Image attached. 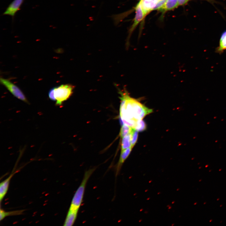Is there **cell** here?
<instances>
[{"label":"cell","mask_w":226,"mask_h":226,"mask_svg":"<svg viewBox=\"0 0 226 226\" xmlns=\"http://www.w3.org/2000/svg\"><path fill=\"white\" fill-rule=\"evenodd\" d=\"M0 81L1 83L13 95L19 100L29 104L26 97L17 86L9 80L2 78H0Z\"/></svg>","instance_id":"4"},{"label":"cell","mask_w":226,"mask_h":226,"mask_svg":"<svg viewBox=\"0 0 226 226\" xmlns=\"http://www.w3.org/2000/svg\"><path fill=\"white\" fill-rule=\"evenodd\" d=\"M148 1L158 2L159 0H145Z\"/></svg>","instance_id":"21"},{"label":"cell","mask_w":226,"mask_h":226,"mask_svg":"<svg viewBox=\"0 0 226 226\" xmlns=\"http://www.w3.org/2000/svg\"><path fill=\"white\" fill-rule=\"evenodd\" d=\"M96 169H90L85 172L83 180L73 196L69 208L79 209L83 202L87 183Z\"/></svg>","instance_id":"2"},{"label":"cell","mask_w":226,"mask_h":226,"mask_svg":"<svg viewBox=\"0 0 226 226\" xmlns=\"http://www.w3.org/2000/svg\"><path fill=\"white\" fill-rule=\"evenodd\" d=\"M132 148L131 147L123 150L121 151L118 162L115 168L116 176L120 172L123 163L129 156Z\"/></svg>","instance_id":"7"},{"label":"cell","mask_w":226,"mask_h":226,"mask_svg":"<svg viewBox=\"0 0 226 226\" xmlns=\"http://www.w3.org/2000/svg\"><path fill=\"white\" fill-rule=\"evenodd\" d=\"M24 0H13L8 6L3 15L11 16L13 18L16 13L20 10Z\"/></svg>","instance_id":"6"},{"label":"cell","mask_w":226,"mask_h":226,"mask_svg":"<svg viewBox=\"0 0 226 226\" xmlns=\"http://www.w3.org/2000/svg\"><path fill=\"white\" fill-rule=\"evenodd\" d=\"M226 50V31L221 35L219 40V45L216 49V52L221 54Z\"/></svg>","instance_id":"11"},{"label":"cell","mask_w":226,"mask_h":226,"mask_svg":"<svg viewBox=\"0 0 226 226\" xmlns=\"http://www.w3.org/2000/svg\"><path fill=\"white\" fill-rule=\"evenodd\" d=\"M178 5V0H166L163 6L159 10L164 12L173 9Z\"/></svg>","instance_id":"10"},{"label":"cell","mask_w":226,"mask_h":226,"mask_svg":"<svg viewBox=\"0 0 226 226\" xmlns=\"http://www.w3.org/2000/svg\"><path fill=\"white\" fill-rule=\"evenodd\" d=\"M16 172L12 173L8 178L2 181L0 184V200H3L8 190L10 180Z\"/></svg>","instance_id":"9"},{"label":"cell","mask_w":226,"mask_h":226,"mask_svg":"<svg viewBox=\"0 0 226 226\" xmlns=\"http://www.w3.org/2000/svg\"><path fill=\"white\" fill-rule=\"evenodd\" d=\"M205 0V1L208 2H209L211 3H214V2H215V0Z\"/></svg>","instance_id":"20"},{"label":"cell","mask_w":226,"mask_h":226,"mask_svg":"<svg viewBox=\"0 0 226 226\" xmlns=\"http://www.w3.org/2000/svg\"><path fill=\"white\" fill-rule=\"evenodd\" d=\"M190 0H178V4L183 5L186 4Z\"/></svg>","instance_id":"19"},{"label":"cell","mask_w":226,"mask_h":226,"mask_svg":"<svg viewBox=\"0 0 226 226\" xmlns=\"http://www.w3.org/2000/svg\"><path fill=\"white\" fill-rule=\"evenodd\" d=\"M146 124L142 119L138 120L136 122L134 129L138 132H142L146 130Z\"/></svg>","instance_id":"15"},{"label":"cell","mask_w":226,"mask_h":226,"mask_svg":"<svg viewBox=\"0 0 226 226\" xmlns=\"http://www.w3.org/2000/svg\"><path fill=\"white\" fill-rule=\"evenodd\" d=\"M166 0H159L154 8L153 10H159L164 5Z\"/></svg>","instance_id":"17"},{"label":"cell","mask_w":226,"mask_h":226,"mask_svg":"<svg viewBox=\"0 0 226 226\" xmlns=\"http://www.w3.org/2000/svg\"><path fill=\"white\" fill-rule=\"evenodd\" d=\"M131 133L122 138L121 144V151L131 147Z\"/></svg>","instance_id":"13"},{"label":"cell","mask_w":226,"mask_h":226,"mask_svg":"<svg viewBox=\"0 0 226 226\" xmlns=\"http://www.w3.org/2000/svg\"><path fill=\"white\" fill-rule=\"evenodd\" d=\"M132 128L125 124L121 126L120 133V136L122 138L130 134L132 130Z\"/></svg>","instance_id":"14"},{"label":"cell","mask_w":226,"mask_h":226,"mask_svg":"<svg viewBox=\"0 0 226 226\" xmlns=\"http://www.w3.org/2000/svg\"><path fill=\"white\" fill-rule=\"evenodd\" d=\"M48 96L49 99L53 101H56L54 94V88L51 89L48 93Z\"/></svg>","instance_id":"18"},{"label":"cell","mask_w":226,"mask_h":226,"mask_svg":"<svg viewBox=\"0 0 226 226\" xmlns=\"http://www.w3.org/2000/svg\"><path fill=\"white\" fill-rule=\"evenodd\" d=\"M24 211V210H20L6 212L1 208L0 210V220L1 221L7 216L22 214Z\"/></svg>","instance_id":"12"},{"label":"cell","mask_w":226,"mask_h":226,"mask_svg":"<svg viewBox=\"0 0 226 226\" xmlns=\"http://www.w3.org/2000/svg\"><path fill=\"white\" fill-rule=\"evenodd\" d=\"M138 131L132 128L131 133L132 148L136 143L138 137Z\"/></svg>","instance_id":"16"},{"label":"cell","mask_w":226,"mask_h":226,"mask_svg":"<svg viewBox=\"0 0 226 226\" xmlns=\"http://www.w3.org/2000/svg\"><path fill=\"white\" fill-rule=\"evenodd\" d=\"M136 15L133 24L129 31V35L131 34L137 24L146 15L142 7L141 0H140L135 7Z\"/></svg>","instance_id":"5"},{"label":"cell","mask_w":226,"mask_h":226,"mask_svg":"<svg viewBox=\"0 0 226 226\" xmlns=\"http://www.w3.org/2000/svg\"><path fill=\"white\" fill-rule=\"evenodd\" d=\"M74 88V86L70 84H62L54 88L56 105L61 106L72 95Z\"/></svg>","instance_id":"3"},{"label":"cell","mask_w":226,"mask_h":226,"mask_svg":"<svg viewBox=\"0 0 226 226\" xmlns=\"http://www.w3.org/2000/svg\"><path fill=\"white\" fill-rule=\"evenodd\" d=\"M79 209L69 208L63 226H71L73 225L77 218Z\"/></svg>","instance_id":"8"},{"label":"cell","mask_w":226,"mask_h":226,"mask_svg":"<svg viewBox=\"0 0 226 226\" xmlns=\"http://www.w3.org/2000/svg\"><path fill=\"white\" fill-rule=\"evenodd\" d=\"M121 103L120 116L122 124L127 125L134 128L136 122L142 120L146 115L153 112L137 100L131 97L124 89L120 90Z\"/></svg>","instance_id":"1"}]
</instances>
